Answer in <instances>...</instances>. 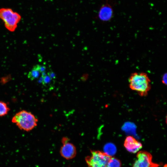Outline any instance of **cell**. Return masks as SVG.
<instances>
[{
    "mask_svg": "<svg viewBox=\"0 0 167 167\" xmlns=\"http://www.w3.org/2000/svg\"><path fill=\"white\" fill-rule=\"evenodd\" d=\"M40 72L34 66L32 70L28 73V77L31 80L37 78L40 76Z\"/></svg>",
    "mask_w": 167,
    "mask_h": 167,
    "instance_id": "10",
    "label": "cell"
},
{
    "mask_svg": "<svg viewBox=\"0 0 167 167\" xmlns=\"http://www.w3.org/2000/svg\"><path fill=\"white\" fill-rule=\"evenodd\" d=\"M10 110V108L5 102L0 101V117L6 115Z\"/></svg>",
    "mask_w": 167,
    "mask_h": 167,
    "instance_id": "9",
    "label": "cell"
},
{
    "mask_svg": "<svg viewBox=\"0 0 167 167\" xmlns=\"http://www.w3.org/2000/svg\"><path fill=\"white\" fill-rule=\"evenodd\" d=\"M62 145L60 149L61 156L67 160L74 158L76 154V150L73 144L69 142V139L64 137L62 139Z\"/></svg>",
    "mask_w": 167,
    "mask_h": 167,
    "instance_id": "6",
    "label": "cell"
},
{
    "mask_svg": "<svg viewBox=\"0 0 167 167\" xmlns=\"http://www.w3.org/2000/svg\"><path fill=\"white\" fill-rule=\"evenodd\" d=\"M167 73H164L162 75V83L164 84H167Z\"/></svg>",
    "mask_w": 167,
    "mask_h": 167,
    "instance_id": "15",
    "label": "cell"
},
{
    "mask_svg": "<svg viewBox=\"0 0 167 167\" xmlns=\"http://www.w3.org/2000/svg\"><path fill=\"white\" fill-rule=\"evenodd\" d=\"M11 121L20 130L29 131L37 126L38 120L31 112L22 110L17 113Z\"/></svg>",
    "mask_w": 167,
    "mask_h": 167,
    "instance_id": "2",
    "label": "cell"
},
{
    "mask_svg": "<svg viewBox=\"0 0 167 167\" xmlns=\"http://www.w3.org/2000/svg\"><path fill=\"white\" fill-rule=\"evenodd\" d=\"M124 145L128 151L133 153L137 152L142 147L141 143L131 136L126 137Z\"/></svg>",
    "mask_w": 167,
    "mask_h": 167,
    "instance_id": "8",
    "label": "cell"
},
{
    "mask_svg": "<svg viewBox=\"0 0 167 167\" xmlns=\"http://www.w3.org/2000/svg\"><path fill=\"white\" fill-rule=\"evenodd\" d=\"M121 165L119 160L112 157L108 163V167H120Z\"/></svg>",
    "mask_w": 167,
    "mask_h": 167,
    "instance_id": "11",
    "label": "cell"
},
{
    "mask_svg": "<svg viewBox=\"0 0 167 167\" xmlns=\"http://www.w3.org/2000/svg\"><path fill=\"white\" fill-rule=\"evenodd\" d=\"M0 19L2 20L5 27L11 32H14L20 21L21 16L18 13L8 8L0 9Z\"/></svg>",
    "mask_w": 167,
    "mask_h": 167,
    "instance_id": "3",
    "label": "cell"
},
{
    "mask_svg": "<svg viewBox=\"0 0 167 167\" xmlns=\"http://www.w3.org/2000/svg\"><path fill=\"white\" fill-rule=\"evenodd\" d=\"M47 75L52 79H55L56 78V76L55 73L52 71L48 72Z\"/></svg>",
    "mask_w": 167,
    "mask_h": 167,
    "instance_id": "14",
    "label": "cell"
},
{
    "mask_svg": "<svg viewBox=\"0 0 167 167\" xmlns=\"http://www.w3.org/2000/svg\"><path fill=\"white\" fill-rule=\"evenodd\" d=\"M129 86L142 96L147 95L151 88V81L148 74L144 72H135L129 78Z\"/></svg>",
    "mask_w": 167,
    "mask_h": 167,
    "instance_id": "1",
    "label": "cell"
},
{
    "mask_svg": "<svg viewBox=\"0 0 167 167\" xmlns=\"http://www.w3.org/2000/svg\"><path fill=\"white\" fill-rule=\"evenodd\" d=\"M42 77L43 78L41 83L45 85L50 83L52 79L47 75L46 74L45 76Z\"/></svg>",
    "mask_w": 167,
    "mask_h": 167,
    "instance_id": "12",
    "label": "cell"
},
{
    "mask_svg": "<svg viewBox=\"0 0 167 167\" xmlns=\"http://www.w3.org/2000/svg\"><path fill=\"white\" fill-rule=\"evenodd\" d=\"M137 159L133 167H158L159 165L152 161V156L149 152L145 151L139 152Z\"/></svg>",
    "mask_w": 167,
    "mask_h": 167,
    "instance_id": "5",
    "label": "cell"
},
{
    "mask_svg": "<svg viewBox=\"0 0 167 167\" xmlns=\"http://www.w3.org/2000/svg\"><path fill=\"white\" fill-rule=\"evenodd\" d=\"M114 15L113 8L109 0L102 5L99 11L98 17L99 19L103 22L110 21Z\"/></svg>",
    "mask_w": 167,
    "mask_h": 167,
    "instance_id": "7",
    "label": "cell"
},
{
    "mask_svg": "<svg viewBox=\"0 0 167 167\" xmlns=\"http://www.w3.org/2000/svg\"><path fill=\"white\" fill-rule=\"evenodd\" d=\"M91 155L85 158L88 167H108L111 156L99 151L91 150Z\"/></svg>",
    "mask_w": 167,
    "mask_h": 167,
    "instance_id": "4",
    "label": "cell"
},
{
    "mask_svg": "<svg viewBox=\"0 0 167 167\" xmlns=\"http://www.w3.org/2000/svg\"><path fill=\"white\" fill-rule=\"evenodd\" d=\"M34 66L38 70L40 73H42L45 71L46 67L44 66L37 64Z\"/></svg>",
    "mask_w": 167,
    "mask_h": 167,
    "instance_id": "13",
    "label": "cell"
}]
</instances>
